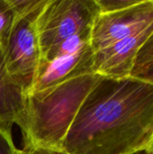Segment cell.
<instances>
[{
    "instance_id": "cell-10",
    "label": "cell",
    "mask_w": 153,
    "mask_h": 154,
    "mask_svg": "<svg viewBox=\"0 0 153 154\" xmlns=\"http://www.w3.org/2000/svg\"><path fill=\"white\" fill-rule=\"evenodd\" d=\"M13 125L0 123V154H14L15 144L12 134Z\"/></svg>"
},
{
    "instance_id": "cell-11",
    "label": "cell",
    "mask_w": 153,
    "mask_h": 154,
    "mask_svg": "<svg viewBox=\"0 0 153 154\" xmlns=\"http://www.w3.org/2000/svg\"><path fill=\"white\" fill-rule=\"evenodd\" d=\"M11 22V13L5 0H0V45L3 43Z\"/></svg>"
},
{
    "instance_id": "cell-9",
    "label": "cell",
    "mask_w": 153,
    "mask_h": 154,
    "mask_svg": "<svg viewBox=\"0 0 153 154\" xmlns=\"http://www.w3.org/2000/svg\"><path fill=\"white\" fill-rule=\"evenodd\" d=\"M131 78L153 84V31L137 54Z\"/></svg>"
},
{
    "instance_id": "cell-6",
    "label": "cell",
    "mask_w": 153,
    "mask_h": 154,
    "mask_svg": "<svg viewBox=\"0 0 153 154\" xmlns=\"http://www.w3.org/2000/svg\"><path fill=\"white\" fill-rule=\"evenodd\" d=\"M152 31L153 23L137 34L95 52L93 72L100 77L113 79L130 78L137 54Z\"/></svg>"
},
{
    "instance_id": "cell-5",
    "label": "cell",
    "mask_w": 153,
    "mask_h": 154,
    "mask_svg": "<svg viewBox=\"0 0 153 154\" xmlns=\"http://www.w3.org/2000/svg\"><path fill=\"white\" fill-rule=\"evenodd\" d=\"M153 23V0L110 12L98 13L93 23L89 45L93 53L121 40L137 34Z\"/></svg>"
},
{
    "instance_id": "cell-4",
    "label": "cell",
    "mask_w": 153,
    "mask_h": 154,
    "mask_svg": "<svg viewBox=\"0 0 153 154\" xmlns=\"http://www.w3.org/2000/svg\"><path fill=\"white\" fill-rule=\"evenodd\" d=\"M35 14L23 19L11 17L5 38L0 45L7 71L23 86L25 94L36 80L40 67Z\"/></svg>"
},
{
    "instance_id": "cell-7",
    "label": "cell",
    "mask_w": 153,
    "mask_h": 154,
    "mask_svg": "<svg viewBox=\"0 0 153 154\" xmlns=\"http://www.w3.org/2000/svg\"><path fill=\"white\" fill-rule=\"evenodd\" d=\"M93 51L90 46L71 55L62 56L42 65L32 86L26 94L55 85L72 75L93 71ZM25 94V96H26Z\"/></svg>"
},
{
    "instance_id": "cell-8",
    "label": "cell",
    "mask_w": 153,
    "mask_h": 154,
    "mask_svg": "<svg viewBox=\"0 0 153 154\" xmlns=\"http://www.w3.org/2000/svg\"><path fill=\"white\" fill-rule=\"evenodd\" d=\"M25 89L7 71L0 46V123L18 125L25 106Z\"/></svg>"
},
{
    "instance_id": "cell-3",
    "label": "cell",
    "mask_w": 153,
    "mask_h": 154,
    "mask_svg": "<svg viewBox=\"0 0 153 154\" xmlns=\"http://www.w3.org/2000/svg\"><path fill=\"white\" fill-rule=\"evenodd\" d=\"M98 13L96 0H46L34 16L39 70L62 42L76 35L90 34Z\"/></svg>"
},
{
    "instance_id": "cell-1",
    "label": "cell",
    "mask_w": 153,
    "mask_h": 154,
    "mask_svg": "<svg viewBox=\"0 0 153 154\" xmlns=\"http://www.w3.org/2000/svg\"><path fill=\"white\" fill-rule=\"evenodd\" d=\"M153 84L101 77L79 108L61 154L150 153Z\"/></svg>"
},
{
    "instance_id": "cell-13",
    "label": "cell",
    "mask_w": 153,
    "mask_h": 154,
    "mask_svg": "<svg viewBox=\"0 0 153 154\" xmlns=\"http://www.w3.org/2000/svg\"><path fill=\"white\" fill-rule=\"evenodd\" d=\"M149 154H153V145L152 147H151V151H150V153Z\"/></svg>"
},
{
    "instance_id": "cell-12",
    "label": "cell",
    "mask_w": 153,
    "mask_h": 154,
    "mask_svg": "<svg viewBox=\"0 0 153 154\" xmlns=\"http://www.w3.org/2000/svg\"><path fill=\"white\" fill-rule=\"evenodd\" d=\"M14 154H60V153H53V152H41V151H32V150H24L20 149L17 146L15 147Z\"/></svg>"
},
{
    "instance_id": "cell-2",
    "label": "cell",
    "mask_w": 153,
    "mask_h": 154,
    "mask_svg": "<svg viewBox=\"0 0 153 154\" xmlns=\"http://www.w3.org/2000/svg\"><path fill=\"white\" fill-rule=\"evenodd\" d=\"M100 78L93 71L80 72L26 94L24 112L18 125L23 149L61 154L72 122Z\"/></svg>"
}]
</instances>
